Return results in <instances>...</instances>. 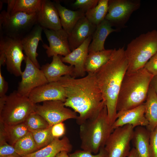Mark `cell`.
<instances>
[{
  "label": "cell",
  "instance_id": "obj_1",
  "mask_svg": "<svg viewBox=\"0 0 157 157\" xmlns=\"http://www.w3.org/2000/svg\"><path fill=\"white\" fill-rule=\"evenodd\" d=\"M58 82L66 92L65 106L79 114L76 120L79 125L96 117L106 105L95 74L88 73L87 76L79 78L65 75Z\"/></svg>",
  "mask_w": 157,
  "mask_h": 157
},
{
  "label": "cell",
  "instance_id": "obj_2",
  "mask_svg": "<svg viewBox=\"0 0 157 157\" xmlns=\"http://www.w3.org/2000/svg\"><path fill=\"white\" fill-rule=\"evenodd\" d=\"M128 65L124 47L114 49L108 61L95 73L112 126L117 119L118 97Z\"/></svg>",
  "mask_w": 157,
  "mask_h": 157
},
{
  "label": "cell",
  "instance_id": "obj_3",
  "mask_svg": "<svg viewBox=\"0 0 157 157\" xmlns=\"http://www.w3.org/2000/svg\"><path fill=\"white\" fill-rule=\"evenodd\" d=\"M153 76L144 67L135 72H126L118 97L117 112L133 108L144 103Z\"/></svg>",
  "mask_w": 157,
  "mask_h": 157
},
{
  "label": "cell",
  "instance_id": "obj_4",
  "mask_svg": "<svg viewBox=\"0 0 157 157\" xmlns=\"http://www.w3.org/2000/svg\"><path fill=\"white\" fill-rule=\"evenodd\" d=\"M80 126L81 148L95 154L104 147L114 130L109 121L106 105L96 117L86 120Z\"/></svg>",
  "mask_w": 157,
  "mask_h": 157
},
{
  "label": "cell",
  "instance_id": "obj_5",
  "mask_svg": "<svg viewBox=\"0 0 157 157\" xmlns=\"http://www.w3.org/2000/svg\"><path fill=\"white\" fill-rule=\"evenodd\" d=\"M157 52V30L142 34L133 39L125 50L128 65V72L143 68L150 58Z\"/></svg>",
  "mask_w": 157,
  "mask_h": 157
},
{
  "label": "cell",
  "instance_id": "obj_6",
  "mask_svg": "<svg viewBox=\"0 0 157 157\" xmlns=\"http://www.w3.org/2000/svg\"><path fill=\"white\" fill-rule=\"evenodd\" d=\"M36 104L28 97L14 91L7 95L4 105L0 110V123L14 125L24 123L31 113L35 112Z\"/></svg>",
  "mask_w": 157,
  "mask_h": 157
},
{
  "label": "cell",
  "instance_id": "obj_7",
  "mask_svg": "<svg viewBox=\"0 0 157 157\" xmlns=\"http://www.w3.org/2000/svg\"><path fill=\"white\" fill-rule=\"evenodd\" d=\"M37 24V13L10 14L3 10L0 14V34L11 38L21 40Z\"/></svg>",
  "mask_w": 157,
  "mask_h": 157
},
{
  "label": "cell",
  "instance_id": "obj_8",
  "mask_svg": "<svg viewBox=\"0 0 157 157\" xmlns=\"http://www.w3.org/2000/svg\"><path fill=\"white\" fill-rule=\"evenodd\" d=\"M23 51L21 40L0 34V54L5 56L8 72L16 76H21L22 73L21 64L26 57Z\"/></svg>",
  "mask_w": 157,
  "mask_h": 157
},
{
  "label": "cell",
  "instance_id": "obj_9",
  "mask_svg": "<svg viewBox=\"0 0 157 157\" xmlns=\"http://www.w3.org/2000/svg\"><path fill=\"white\" fill-rule=\"evenodd\" d=\"M140 5V0H108V11L105 19L112 26L121 31L126 27V24L131 15Z\"/></svg>",
  "mask_w": 157,
  "mask_h": 157
},
{
  "label": "cell",
  "instance_id": "obj_10",
  "mask_svg": "<svg viewBox=\"0 0 157 157\" xmlns=\"http://www.w3.org/2000/svg\"><path fill=\"white\" fill-rule=\"evenodd\" d=\"M134 129L131 125H126L114 129L104 147L107 157L128 156Z\"/></svg>",
  "mask_w": 157,
  "mask_h": 157
},
{
  "label": "cell",
  "instance_id": "obj_11",
  "mask_svg": "<svg viewBox=\"0 0 157 157\" xmlns=\"http://www.w3.org/2000/svg\"><path fill=\"white\" fill-rule=\"evenodd\" d=\"M35 112L43 117L49 126L69 119H76V113L67 108L64 102L59 100L47 101L41 105L36 104Z\"/></svg>",
  "mask_w": 157,
  "mask_h": 157
},
{
  "label": "cell",
  "instance_id": "obj_12",
  "mask_svg": "<svg viewBox=\"0 0 157 157\" xmlns=\"http://www.w3.org/2000/svg\"><path fill=\"white\" fill-rule=\"evenodd\" d=\"M26 66L21 75L17 92L20 95L28 97L35 88L48 83L44 73L26 56L24 60Z\"/></svg>",
  "mask_w": 157,
  "mask_h": 157
},
{
  "label": "cell",
  "instance_id": "obj_13",
  "mask_svg": "<svg viewBox=\"0 0 157 157\" xmlns=\"http://www.w3.org/2000/svg\"><path fill=\"white\" fill-rule=\"evenodd\" d=\"M43 31L49 44V46L44 43L42 45L46 49V52L48 57L58 55L65 56L71 53L69 35L63 28L57 30L43 28Z\"/></svg>",
  "mask_w": 157,
  "mask_h": 157
},
{
  "label": "cell",
  "instance_id": "obj_14",
  "mask_svg": "<svg viewBox=\"0 0 157 157\" xmlns=\"http://www.w3.org/2000/svg\"><path fill=\"white\" fill-rule=\"evenodd\" d=\"M28 97L34 104L45 101L59 100L65 101V90L58 82L48 83L33 90Z\"/></svg>",
  "mask_w": 157,
  "mask_h": 157
},
{
  "label": "cell",
  "instance_id": "obj_15",
  "mask_svg": "<svg viewBox=\"0 0 157 157\" xmlns=\"http://www.w3.org/2000/svg\"><path fill=\"white\" fill-rule=\"evenodd\" d=\"M92 36L88 38L80 46L71 51L67 55L60 56L63 63L70 64L74 67V77H83L86 72L85 65L88 53V49L92 40Z\"/></svg>",
  "mask_w": 157,
  "mask_h": 157
},
{
  "label": "cell",
  "instance_id": "obj_16",
  "mask_svg": "<svg viewBox=\"0 0 157 157\" xmlns=\"http://www.w3.org/2000/svg\"><path fill=\"white\" fill-rule=\"evenodd\" d=\"M144 103L130 110L117 112V119L112 126L114 129L126 125L134 128L139 126L147 127L148 124L145 115Z\"/></svg>",
  "mask_w": 157,
  "mask_h": 157
},
{
  "label": "cell",
  "instance_id": "obj_17",
  "mask_svg": "<svg viewBox=\"0 0 157 157\" xmlns=\"http://www.w3.org/2000/svg\"><path fill=\"white\" fill-rule=\"evenodd\" d=\"M37 15L38 24L43 28L53 30L62 28L58 12L53 2L42 0L41 8Z\"/></svg>",
  "mask_w": 157,
  "mask_h": 157
},
{
  "label": "cell",
  "instance_id": "obj_18",
  "mask_svg": "<svg viewBox=\"0 0 157 157\" xmlns=\"http://www.w3.org/2000/svg\"><path fill=\"white\" fill-rule=\"evenodd\" d=\"M96 27L85 16L79 19L69 35L68 40L71 51L80 46L89 37L92 36Z\"/></svg>",
  "mask_w": 157,
  "mask_h": 157
},
{
  "label": "cell",
  "instance_id": "obj_19",
  "mask_svg": "<svg viewBox=\"0 0 157 157\" xmlns=\"http://www.w3.org/2000/svg\"><path fill=\"white\" fill-rule=\"evenodd\" d=\"M40 69L49 83L58 82L61 77L65 75L74 77V67L65 64L59 55L53 56L51 63L42 65Z\"/></svg>",
  "mask_w": 157,
  "mask_h": 157
},
{
  "label": "cell",
  "instance_id": "obj_20",
  "mask_svg": "<svg viewBox=\"0 0 157 157\" xmlns=\"http://www.w3.org/2000/svg\"><path fill=\"white\" fill-rule=\"evenodd\" d=\"M42 31L43 28L37 24L21 39L23 51L26 56L40 69L41 67L37 58L38 56L37 50L39 42L41 41L43 42L42 37Z\"/></svg>",
  "mask_w": 157,
  "mask_h": 157
},
{
  "label": "cell",
  "instance_id": "obj_21",
  "mask_svg": "<svg viewBox=\"0 0 157 157\" xmlns=\"http://www.w3.org/2000/svg\"><path fill=\"white\" fill-rule=\"evenodd\" d=\"M72 145L69 138L64 136L62 139L55 138L49 144L32 153L22 157H55L60 152H70Z\"/></svg>",
  "mask_w": 157,
  "mask_h": 157
},
{
  "label": "cell",
  "instance_id": "obj_22",
  "mask_svg": "<svg viewBox=\"0 0 157 157\" xmlns=\"http://www.w3.org/2000/svg\"><path fill=\"white\" fill-rule=\"evenodd\" d=\"M112 27L110 23L105 19L97 26L92 35V42L88 47V53L105 49L104 43L108 36L112 32L120 31L113 28Z\"/></svg>",
  "mask_w": 157,
  "mask_h": 157
},
{
  "label": "cell",
  "instance_id": "obj_23",
  "mask_svg": "<svg viewBox=\"0 0 157 157\" xmlns=\"http://www.w3.org/2000/svg\"><path fill=\"white\" fill-rule=\"evenodd\" d=\"M53 3L58 11L62 27L69 35L79 20L85 16V13L80 10L73 11L68 9L58 1Z\"/></svg>",
  "mask_w": 157,
  "mask_h": 157
},
{
  "label": "cell",
  "instance_id": "obj_24",
  "mask_svg": "<svg viewBox=\"0 0 157 157\" xmlns=\"http://www.w3.org/2000/svg\"><path fill=\"white\" fill-rule=\"evenodd\" d=\"M144 126L134 129L131 140L133 147L140 157H150L149 153L150 132Z\"/></svg>",
  "mask_w": 157,
  "mask_h": 157
},
{
  "label": "cell",
  "instance_id": "obj_25",
  "mask_svg": "<svg viewBox=\"0 0 157 157\" xmlns=\"http://www.w3.org/2000/svg\"><path fill=\"white\" fill-rule=\"evenodd\" d=\"M7 4L6 11L10 14L22 12L28 14L37 13L42 6V0H3Z\"/></svg>",
  "mask_w": 157,
  "mask_h": 157
},
{
  "label": "cell",
  "instance_id": "obj_26",
  "mask_svg": "<svg viewBox=\"0 0 157 157\" xmlns=\"http://www.w3.org/2000/svg\"><path fill=\"white\" fill-rule=\"evenodd\" d=\"M113 49H106L88 53L85 65L86 72L95 74L110 58Z\"/></svg>",
  "mask_w": 157,
  "mask_h": 157
},
{
  "label": "cell",
  "instance_id": "obj_27",
  "mask_svg": "<svg viewBox=\"0 0 157 157\" xmlns=\"http://www.w3.org/2000/svg\"><path fill=\"white\" fill-rule=\"evenodd\" d=\"M144 104V115L148 123L146 127L150 132L157 127V95L150 86Z\"/></svg>",
  "mask_w": 157,
  "mask_h": 157
},
{
  "label": "cell",
  "instance_id": "obj_28",
  "mask_svg": "<svg viewBox=\"0 0 157 157\" xmlns=\"http://www.w3.org/2000/svg\"><path fill=\"white\" fill-rule=\"evenodd\" d=\"M29 131L24 122L14 125L0 123V134L3 136L8 143L13 146Z\"/></svg>",
  "mask_w": 157,
  "mask_h": 157
},
{
  "label": "cell",
  "instance_id": "obj_29",
  "mask_svg": "<svg viewBox=\"0 0 157 157\" xmlns=\"http://www.w3.org/2000/svg\"><path fill=\"white\" fill-rule=\"evenodd\" d=\"M108 0H99L97 5L85 13V16L96 26L105 19L108 13Z\"/></svg>",
  "mask_w": 157,
  "mask_h": 157
},
{
  "label": "cell",
  "instance_id": "obj_30",
  "mask_svg": "<svg viewBox=\"0 0 157 157\" xmlns=\"http://www.w3.org/2000/svg\"><path fill=\"white\" fill-rule=\"evenodd\" d=\"M13 146L17 153L21 157L38 150L30 131L18 140Z\"/></svg>",
  "mask_w": 157,
  "mask_h": 157
},
{
  "label": "cell",
  "instance_id": "obj_31",
  "mask_svg": "<svg viewBox=\"0 0 157 157\" xmlns=\"http://www.w3.org/2000/svg\"><path fill=\"white\" fill-rule=\"evenodd\" d=\"M51 127L49 126L45 129L31 132L38 150L49 144L55 138L51 133Z\"/></svg>",
  "mask_w": 157,
  "mask_h": 157
},
{
  "label": "cell",
  "instance_id": "obj_32",
  "mask_svg": "<svg viewBox=\"0 0 157 157\" xmlns=\"http://www.w3.org/2000/svg\"><path fill=\"white\" fill-rule=\"evenodd\" d=\"M24 123L29 131L31 132L45 129L49 126L46 120L35 112L31 113L27 117Z\"/></svg>",
  "mask_w": 157,
  "mask_h": 157
},
{
  "label": "cell",
  "instance_id": "obj_33",
  "mask_svg": "<svg viewBox=\"0 0 157 157\" xmlns=\"http://www.w3.org/2000/svg\"><path fill=\"white\" fill-rule=\"evenodd\" d=\"M0 157H21L15 151L13 146L9 144L3 137H0Z\"/></svg>",
  "mask_w": 157,
  "mask_h": 157
},
{
  "label": "cell",
  "instance_id": "obj_34",
  "mask_svg": "<svg viewBox=\"0 0 157 157\" xmlns=\"http://www.w3.org/2000/svg\"><path fill=\"white\" fill-rule=\"evenodd\" d=\"M99 0H76L73 3V6L85 13L95 7Z\"/></svg>",
  "mask_w": 157,
  "mask_h": 157
},
{
  "label": "cell",
  "instance_id": "obj_35",
  "mask_svg": "<svg viewBox=\"0 0 157 157\" xmlns=\"http://www.w3.org/2000/svg\"><path fill=\"white\" fill-rule=\"evenodd\" d=\"M69 155L70 157H107V154L104 147L101 149L99 152L95 155L88 151L78 150L69 154Z\"/></svg>",
  "mask_w": 157,
  "mask_h": 157
},
{
  "label": "cell",
  "instance_id": "obj_36",
  "mask_svg": "<svg viewBox=\"0 0 157 157\" xmlns=\"http://www.w3.org/2000/svg\"><path fill=\"white\" fill-rule=\"evenodd\" d=\"M149 153L150 157H157V127L150 132Z\"/></svg>",
  "mask_w": 157,
  "mask_h": 157
},
{
  "label": "cell",
  "instance_id": "obj_37",
  "mask_svg": "<svg viewBox=\"0 0 157 157\" xmlns=\"http://www.w3.org/2000/svg\"><path fill=\"white\" fill-rule=\"evenodd\" d=\"M144 67L153 76L157 75V52L147 63Z\"/></svg>",
  "mask_w": 157,
  "mask_h": 157
},
{
  "label": "cell",
  "instance_id": "obj_38",
  "mask_svg": "<svg viewBox=\"0 0 157 157\" xmlns=\"http://www.w3.org/2000/svg\"><path fill=\"white\" fill-rule=\"evenodd\" d=\"M64 124L61 122L55 124L52 126L51 132L54 138H59L63 136L65 133Z\"/></svg>",
  "mask_w": 157,
  "mask_h": 157
},
{
  "label": "cell",
  "instance_id": "obj_39",
  "mask_svg": "<svg viewBox=\"0 0 157 157\" xmlns=\"http://www.w3.org/2000/svg\"><path fill=\"white\" fill-rule=\"evenodd\" d=\"M8 88V83L2 75L1 68H0V97L6 95Z\"/></svg>",
  "mask_w": 157,
  "mask_h": 157
},
{
  "label": "cell",
  "instance_id": "obj_40",
  "mask_svg": "<svg viewBox=\"0 0 157 157\" xmlns=\"http://www.w3.org/2000/svg\"><path fill=\"white\" fill-rule=\"evenodd\" d=\"M150 86L157 95V75L153 76L151 81Z\"/></svg>",
  "mask_w": 157,
  "mask_h": 157
},
{
  "label": "cell",
  "instance_id": "obj_41",
  "mask_svg": "<svg viewBox=\"0 0 157 157\" xmlns=\"http://www.w3.org/2000/svg\"><path fill=\"white\" fill-rule=\"evenodd\" d=\"M127 157H140L135 149L133 147Z\"/></svg>",
  "mask_w": 157,
  "mask_h": 157
},
{
  "label": "cell",
  "instance_id": "obj_42",
  "mask_svg": "<svg viewBox=\"0 0 157 157\" xmlns=\"http://www.w3.org/2000/svg\"><path fill=\"white\" fill-rule=\"evenodd\" d=\"M67 152L62 151L58 154L55 157H70Z\"/></svg>",
  "mask_w": 157,
  "mask_h": 157
},
{
  "label": "cell",
  "instance_id": "obj_43",
  "mask_svg": "<svg viewBox=\"0 0 157 157\" xmlns=\"http://www.w3.org/2000/svg\"><path fill=\"white\" fill-rule=\"evenodd\" d=\"M13 157V156H9V157Z\"/></svg>",
  "mask_w": 157,
  "mask_h": 157
}]
</instances>
